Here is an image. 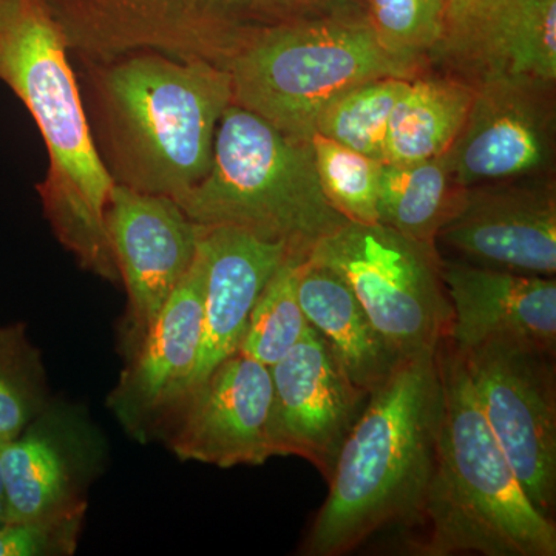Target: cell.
Listing matches in <instances>:
<instances>
[{
  "label": "cell",
  "mask_w": 556,
  "mask_h": 556,
  "mask_svg": "<svg viewBox=\"0 0 556 556\" xmlns=\"http://www.w3.org/2000/svg\"><path fill=\"white\" fill-rule=\"evenodd\" d=\"M84 515V506L67 508L50 517L0 526V556L72 554Z\"/></svg>",
  "instance_id": "obj_28"
},
{
  "label": "cell",
  "mask_w": 556,
  "mask_h": 556,
  "mask_svg": "<svg viewBox=\"0 0 556 556\" xmlns=\"http://www.w3.org/2000/svg\"><path fill=\"white\" fill-rule=\"evenodd\" d=\"M46 402L43 369L24 327H0V441L24 433Z\"/></svg>",
  "instance_id": "obj_26"
},
{
  "label": "cell",
  "mask_w": 556,
  "mask_h": 556,
  "mask_svg": "<svg viewBox=\"0 0 556 556\" xmlns=\"http://www.w3.org/2000/svg\"><path fill=\"white\" fill-rule=\"evenodd\" d=\"M308 258L338 273L388 348L401 361L437 353L452 331L453 309L439 249L382 223L346 222Z\"/></svg>",
  "instance_id": "obj_8"
},
{
  "label": "cell",
  "mask_w": 556,
  "mask_h": 556,
  "mask_svg": "<svg viewBox=\"0 0 556 556\" xmlns=\"http://www.w3.org/2000/svg\"><path fill=\"white\" fill-rule=\"evenodd\" d=\"M207 258L201 244L192 266L139 343L109 405L121 424L142 437L153 420L177 409L188 394L203 338Z\"/></svg>",
  "instance_id": "obj_16"
},
{
  "label": "cell",
  "mask_w": 556,
  "mask_h": 556,
  "mask_svg": "<svg viewBox=\"0 0 556 556\" xmlns=\"http://www.w3.org/2000/svg\"><path fill=\"white\" fill-rule=\"evenodd\" d=\"M79 67L91 135L115 185L175 200L206 177L233 104L228 68L153 51Z\"/></svg>",
  "instance_id": "obj_1"
},
{
  "label": "cell",
  "mask_w": 556,
  "mask_h": 556,
  "mask_svg": "<svg viewBox=\"0 0 556 556\" xmlns=\"http://www.w3.org/2000/svg\"><path fill=\"white\" fill-rule=\"evenodd\" d=\"M452 303L448 342L457 351L500 339L555 353L556 280L442 258Z\"/></svg>",
  "instance_id": "obj_17"
},
{
  "label": "cell",
  "mask_w": 556,
  "mask_h": 556,
  "mask_svg": "<svg viewBox=\"0 0 556 556\" xmlns=\"http://www.w3.org/2000/svg\"><path fill=\"white\" fill-rule=\"evenodd\" d=\"M289 17L320 16L338 11L365 10L362 0H277Z\"/></svg>",
  "instance_id": "obj_29"
},
{
  "label": "cell",
  "mask_w": 556,
  "mask_h": 556,
  "mask_svg": "<svg viewBox=\"0 0 556 556\" xmlns=\"http://www.w3.org/2000/svg\"><path fill=\"white\" fill-rule=\"evenodd\" d=\"M270 376L280 456L308 460L328 481L369 393L351 380L311 325L298 345L270 367Z\"/></svg>",
  "instance_id": "obj_14"
},
{
  "label": "cell",
  "mask_w": 556,
  "mask_h": 556,
  "mask_svg": "<svg viewBox=\"0 0 556 556\" xmlns=\"http://www.w3.org/2000/svg\"><path fill=\"white\" fill-rule=\"evenodd\" d=\"M409 83L379 78L350 87L321 108L314 131L383 163L388 121Z\"/></svg>",
  "instance_id": "obj_23"
},
{
  "label": "cell",
  "mask_w": 556,
  "mask_h": 556,
  "mask_svg": "<svg viewBox=\"0 0 556 556\" xmlns=\"http://www.w3.org/2000/svg\"><path fill=\"white\" fill-rule=\"evenodd\" d=\"M438 351L405 358L369 394L340 448L303 555H346L386 527L419 518L441 428Z\"/></svg>",
  "instance_id": "obj_3"
},
{
  "label": "cell",
  "mask_w": 556,
  "mask_h": 556,
  "mask_svg": "<svg viewBox=\"0 0 556 556\" xmlns=\"http://www.w3.org/2000/svg\"><path fill=\"white\" fill-rule=\"evenodd\" d=\"M5 517H7L5 485H3L2 470H0V526L5 525Z\"/></svg>",
  "instance_id": "obj_30"
},
{
  "label": "cell",
  "mask_w": 556,
  "mask_h": 556,
  "mask_svg": "<svg viewBox=\"0 0 556 556\" xmlns=\"http://www.w3.org/2000/svg\"><path fill=\"white\" fill-rule=\"evenodd\" d=\"M201 244L207 258L203 338L188 393L223 361L239 353L260 294L277 269L294 257L283 243L226 226L203 228Z\"/></svg>",
  "instance_id": "obj_18"
},
{
  "label": "cell",
  "mask_w": 556,
  "mask_h": 556,
  "mask_svg": "<svg viewBox=\"0 0 556 556\" xmlns=\"http://www.w3.org/2000/svg\"><path fill=\"white\" fill-rule=\"evenodd\" d=\"M105 223L138 346L192 266L203 228L170 197L118 185L113 186Z\"/></svg>",
  "instance_id": "obj_15"
},
{
  "label": "cell",
  "mask_w": 556,
  "mask_h": 556,
  "mask_svg": "<svg viewBox=\"0 0 556 556\" xmlns=\"http://www.w3.org/2000/svg\"><path fill=\"white\" fill-rule=\"evenodd\" d=\"M73 61L153 51L228 68L263 28L292 20L277 0H43Z\"/></svg>",
  "instance_id": "obj_7"
},
{
  "label": "cell",
  "mask_w": 556,
  "mask_h": 556,
  "mask_svg": "<svg viewBox=\"0 0 556 556\" xmlns=\"http://www.w3.org/2000/svg\"><path fill=\"white\" fill-rule=\"evenodd\" d=\"M441 428L433 473L417 521V555L555 556L556 527L527 497L479 408L463 358L445 340L438 351Z\"/></svg>",
  "instance_id": "obj_4"
},
{
  "label": "cell",
  "mask_w": 556,
  "mask_h": 556,
  "mask_svg": "<svg viewBox=\"0 0 556 556\" xmlns=\"http://www.w3.org/2000/svg\"><path fill=\"white\" fill-rule=\"evenodd\" d=\"M555 87L535 79L478 87L464 126L444 153L459 188L554 174Z\"/></svg>",
  "instance_id": "obj_11"
},
{
  "label": "cell",
  "mask_w": 556,
  "mask_h": 556,
  "mask_svg": "<svg viewBox=\"0 0 556 556\" xmlns=\"http://www.w3.org/2000/svg\"><path fill=\"white\" fill-rule=\"evenodd\" d=\"M475 93V87L439 73L412 79L388 121L383 163L444 155L464 126Z\"/></svg>",
  "instance_id": "obj_20"
},
{
  "label": "cell",
  "mask_w": 556,
  "mask_h": 556,
  "mask_svg": "<svg viewBox=\"0 0 556 556\" xmlns=\"http://www.w3.org/2000/svg\"><path fill=\"white\" fill-rule=\"evenodd\" d=\"M172 450L219 468L263 466L280 456L270 368L236 353L182 399Z\"/></svg>",
  "instance_id": "obj_13"
},
{
  "label": "cell",
  "mask_w": 556,
  "mask_h": 556,
  "mask_svg": "<svg viewBox=\"0 0 556 556\" xmlns=\"http://www.w3.org/2000/svg\"><path fill=\"white\" fill-rule=\"evenodd\" d=\"M175 201L201 228L247 230L299 258L346 223L321 192L311 141L237 104L219 121L206 177Z\"/></svg>",
  "instance_id": "obj_5"
},
{
  "label": "cell",
  "mask_w": 556,
  "mask_h": 556,
  "mask_svg": "<svg viewBox=\"0 0 556 556\" xmlns=\"http://www.w3.org/2000/svg\"><path fill=\"white\" fill-rule=\"evenodd\" d=\"M0 83L46 144L49 167L36 190L54 236L83 268L119 281L105 223L115 182L91 135L72 51L43 0H0Z\"/></svg>",
  "instance_id": "obj_2"
},
{
  "label": "cell",
  "mask_w": 556,
  "mask_h": 556,
  "mask_svg": "<svg viewBox=\"0 0 556 556\" xmlns=\"http://www.w3.org/2000/svg\"><path fill=\"white\" fill-rule=\"evenodd\" d=\"M428 72L478 87L556 83V0H445Z\"/></svg>",
  "instance_id": "obj_10"
},
{
  "label": "cell",
  "mask_w": 556,
  "mask_h": 556,
  "mask_svg": "<svg viewBox=\"0 0 556 556\" xmlns=\"http://www.w3.org/2000/svg\"><path fill=\"white\" fill-rule=\"evenodd\" d=\"M228 70L233 104L303 141H311L318 112L336 94L371 79H415L427 73L382 46L365 10L269 25Z\"/></svg>",
  "instance_id": "obj_6"
},
{
  "label": "cell",
  "mask_w": 556,
  "mask_h": 556,
  "mask_svg": "<svg viewBox=\"0 0 556 556\" xmlns=\"http://www.w3.org/2000/svg\"><path fill=\"white\" fill-rule=\"evenodd\" d=\"M445 156L383 163L378 190L379 223L408 239L438 248V236L455 211L460 190Z\"/></svg>",
  "instance_id": "obj_22"
},
{
  "label": "cell",
  "mask_w": 556,
  "mask_h": 556,
  "mask_svg": "<svg viewBox=\"0 0 556 556\" xmlns=\"http://www.w3.org/2000/svg\"><path fill=\"white\" fill-rule=\"evenodd\" d=\"M457 354L463 358L479 408L527 497L541 514L554 517L555 353L493 339Z\"/></svg>",
  "instance_id": "obj_9"
},
{
  "label": "cell",
  "mask_w": 556,
  "mask_h": 556,
  "mask_svg": "<svg viewBox=\"0 0 556 556\" xmlns=\"http://www.w3.org/2000/svg\"><path fill=\"white\" fill-rule=\"evenodd\" d=\"M299 300L309 325L327 340L351 380L371 394L401 358L362 308L353 289L328 266L306 257L299 269Z\"/></svg>",
  "instance_id": "obj_19"
},
{
  "label": "cell",
  "mask_w": 556,
  "mask_h": 556,
  "mask_svg": "<svg viewBox=\"0 0 556 556\" xmlns=\"http://www.w3.org/2000/svg\"><path fill=\"white\" fill-rule=\"evenodd\" d=\"M303 258L289 257L255 302L239 353L273 367L287 356L309 328L299 300V269Z\"/></svg>",
  "instance_id": "obj_24"
},
{
  "label": "cell",
  "mask_w": 556,
  "mask_h": 556,
  "mask_svg": "<svg viewBox=\"0 0 556 556\" xmlns=\"http://www.w3.org/2000/svg\"><path fill=\"white\" fill-rule=\"evenodd\" d=\"M5 522L50 517L79 506L73 500L72 463L60 439L35 426L0 445Z\"/></svg>",
  "instance_id": "obj_21"
},
{
  "label": "cell",
  "mask_w": 556,
  "mask_h": 556,
  "mask_svg": "<svg viewBox=\"0 0 556 556\" xmlns=\"http://www.w3.org/2000/svg\"><path fill=\"white\" fill-rule=\"evenodd\" d=\"M2 444H3V442H2V441H0V445H2Z\"/></svg>",
  "instance_id": "obj_31"
},
{
  "label": "cell",
  "mask_w": 556,
  "mask_h": 556,
  "mask_svg": "<svg viewBox=\"0 0 556 556\" xmlns=\"http://www.w3.org/2000/svg\"><path fill=\"white\" fill-rule=\"evenodd\" d=\"M380 42L427 70V54L441 30L445 0H362Z\"/></svg>",
  "instance_id": "obj_27"
},
{
  "label": "cell",
  "mask_w": 556,
  "mask_h": 556,
  "mask_svg": "<svg viewBox=\"0 0 556 556\" xmlns=\"http://www.w3.org/2000/svg\"><path fill=\"white\" fill-rule=\"evenodd\" d=\"M317 178L325 199L346 222L379 223L378 190L382 161L348 149L314 131L311 137Z\"/></svg>",
  "instance_id": "obj_25"
},
{
  "label": "cell",
  "mask_w": 556,
  "mask_h": 556,
  "mask_svg": "<svg viewBox=\"0 0 556 556\" xmlns=\"http://www.w3.org/2000/svg\"><path fill=\"white\" fill-rule=\"evenodd\" d=\"M439 240L473 265L555 277V175L464 188Z\"/></svg>",
  "instance_id": "obj_12"
}]
</instances>
